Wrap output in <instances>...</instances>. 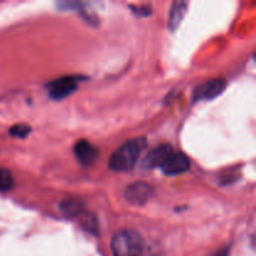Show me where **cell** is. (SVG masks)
I'll list each match as a JSON object with an SVG mask.
<instances>
[{
    "label": "cell",
    "mask_w": 256,
    "mask_h": 256,
    "mask_svg": "<svg viewBox=\"0 0 256 256\" xmlns=\"http://www.w3.org/2000/svg\"><path fill=\"white\" fill-rule=\"evenodd\" d=\"M145 146H146L145 138L129 140L112 155L109 160V168L116 172H129L135 166Z\"/></svg>",
    "instance_id": "obj_1"
},
{
    "label": "cell",
    "mask_w": 256,
    "mask_h": 256,
    "mask_svg": "<svg viewBox=\"0 0 256 256\" xmlns=\"http://www.w3.org/2000/svg\"><path fill=\"white\" fill-rule=\"evenodd\" d=\"M145 242L135 230H122L112 239V252L114 256H142Z\"/></svg>",
    "instance_id": "obj_2"
},
{
    "label": "cell",
    "mask_w": 256,
    "mask_h": 256,
    "mask_svg": "<svg viewBox=\"0 0 256 256\" xmlns=\"http://www.w3.org/2000/svg\"><path fill=\"white\" fill-rule=\"evenodd\" d=\"M78 76H64L54 80L49 84V95L55 100H62L64 98L72 95L78 89Z\"/></svg>",
    "instance_id": "obj_3"
},
{
    "label": "cell",
    "mask_w": 256,
    "mask_h": 256,
    "mask_svg": "<svg viewBox=\"0 0 256 256\" xmlns=\"http://www.w3.org/2000/svg\"><path fill=\"white\" fill-rule=\"evenodd\" d=\"M152 196V188L146 182H134L125 189V199L132 205H144Z\"/></svg>",
    "instance_id": "obj_4"
},
{
    "label": "cell",
    "mask_w": 256,
    "mask_h": 256,
    "mask_svg": "<svg viewBox=\"0 0 256 256\" xmlns=\"http://www.w3.org/2000/svg\"><path fill=\"white\" fill-rule=\"evenodd\" d=\"M226 88V82L224 79H212L206 82H202V85L195 89L194 92V102L199 100H210L214 98L219 96L224 89Z\"/></svg>",
    "instance_id": "obj_5"
},
{
    "label": "cell",
    "mask_w": 256,
    "mask_h": 256,
    "mask_svg": "<svg viewBox=\"0 0 256 256\" xmlns=\"http://www.w3.org/2000/svg\"><path fill=\"white\" fill-rule=\"evenodd\" d=\"M190 166V160L182 152H172L170 156L165 160L162 165V169L164 174L166 175H180L182 172H188Z\"/></svg>",
    "instance_id": "obj_6"
},
{
    "label": "cell",
    "mask_w": 256,
    "mask_h": 256,
    "mask_svg": "<svg viewBox=\"0 0 256 256\" xmlns=\"http://www.w3.org/2000/svg\"><path fill=\"white\" fill-rule=\"evenodd\" d=\"M172 152V148L168 144H162L160 146L152 149L146 156L142 160V166L146 168V169H154V168L159 166L162 168V165L164 164L165 160L170 156V154Z\"/></svg>",
    "instance_id": "obj_7"
},
{
    "label": "cell",
    "mask_w": 256,
    "mask_h": 256,
    "mask_svg": "<svg viewBox=\"0 0 256 256\" xmlns=\"http://www.w3.org/2000/svg\"><path fill=\"white\" fill-rule=\"evenodd\" d=\"M74 154L82 165H92L98 158V149L88 140H80L74 145Z\"/></svg>",
    "instance_id": "obj_8"
},
{
    "label": "cell",
    "mask_w": 256,
    "mask_h": 256,
    "mask_svg": "<svg viewBox=\"0 0 256 256\" xmlns=\"http://www.w3.org/2000/svg\"><path fill=\"white\" fill-rule=\"evenodd\" d=\"M60 212L66 218L80 216L85 212V202L80 198L70 196L62 200L59 205Z\"/></svg>",
    "instance_id": "obj_9"
},
{
    "label": "cell",
    "mask_w": 256,
    "mask_h": 256,
    "mask_svg": "<svg viewBox=\"0 0 256 256\" xmlns=\"http://www.w3.org/2000/svg\"><path fill=\"white\" fill-rule=\"evenodd\" d=\"M188 9V2H175L172 4V9H170L169 14V29L175 30L180 25L185 16V12Z\"/></svg>",
    "instance_id": "obj_10"
},
{
    "label": "cell",
    "mask_w": 256,
    "mask_h": 256,
    "mask_svg": "<svg viewBox=\"0 0 256 256\" xmlns=\"http://www.w3.org/2000/svg\"><path fill=\"white\" fill-rule=\"evenodd\" d=\"M14 188V178L6 169H0V192H9Z\"/></svg>",
    "instance_id": "obj_11"
},
{
    "label": "cell",
    "mask_w": 256,
    "mask_h": 256,
    "mask_svg": "<svg viewBox=\"0 0 256 256\" xmlns=\"http://www.w3.org/2000/svg\"><path fill=\"white\" fill-rule=\"evenodd\" d=\"M30 132V128L25 124H18L14 125V126L10 129V135L15 138H20V139H24L29 135Z\"/></svg>",
    "instance_id": "obj_12"
},
{
    "label": "cell",
    "mask_w": 256,
    "mask_h": 256,
    "mask_svg": "<svg viewBox=\"0 0 256 256\" xmlns=\"http://www.w3.org/2000/svg\"><path fill=\"white\" fill-rule=\"evenodd\" d=\"M210 256H230V248L229 246L222 248V249H219L218 252H215L214 254H212Z\"/></svg>",
    "instance_id": "obj_13"
},
{
    "label": "cell",
    "mask_w": 256,
    "mask_h": 256,
    "mask_svg": "<svg viewBox=\"0 0 256 256\" xmlns=\"http://www.w3.org/2000/svg\"><path fill=\"white\" fill-rule=\"evenodd\" d=\"M134 12H136V14H140V12H142V15H148V14H150V9L149 8H146V6H136V8H134Z\"/></svg>",
    "instance_id": "obj_14"
}]
</instances>
